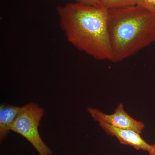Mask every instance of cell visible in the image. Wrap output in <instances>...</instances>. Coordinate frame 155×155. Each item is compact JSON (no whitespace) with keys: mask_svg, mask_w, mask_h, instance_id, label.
I'll list each match as a JSON object with an SVG mask.
<instances>
[{"mask_svg":"<svg viewBox=\"0 0 155 155\" xmlns=\"http://www.w3.org/2000/svg\"><path fill=\"white\" fill-rule=\"evenodd\" d=\"M90 155V154H88V155Z\"/></svg>","mask_w":155,"mask_h":155,"instance_id":"11","label":"cell"},{"mask_svg":"<svg viewBox=\"0 0 155 155\" xmlns=\"http://www.w3.org/2000/svg\"><path fill=\"white\" fill-rule=\"evenodd\" d=\"M87 111L92 118L99 123L104 122L117 128L134 130L140 134L144 128L142 122L133 119L125 112L122 104H119L114 113L111 115L91 107L88 108Z\"/></svg>","mask_w":155,"mask_h":155,"instance_id":"4","label":"cell"},{"mask_svg":"<svg viewBox=\"0 0 155 155\" xmlns=\"http://www.w3.org/2000/svg\"><path fill=\"white\" fill-rule=\"evenodd\" d=\"M137 0H100L99 6L108 10L137 5Z\"/></svg>","mask_w":155,"mask_h":155,"instance_id":"7","label":"cell"},{"mask_svg":"<svg viewBox=\"0 0 155 155\" xmlns=\"http://www.w3.org/2000/svg\"><path fill=\"white\" fill-rule=\"evenodd\" d=\"M45 114L44 109L37 104L30 103L22 106L10 127V130L19 134L28 140L39 155H51V150L45 143L39 133L40 121Z\"/></svg>","mask_w":155,"mask_h":155,"instance_id":"3","label":"cell"},{"mask_svg":"<svg viewBox=\"0 0 155 155\" xmlns=\"http://www.w3.org/2000/svg\"><path fill=\"white\" fill-rule=\"evenodd\" d=\"M137 5L146 9L155 14V0H137Z\"/></svg>","mask_w":155,"mask_h":155,"instance_id":"8","label":"cell"},{"mask_svg":"<svg viewBox=\"0 0 155 155\" xmlns=\"http://www.w3.org/2000/svg\"><path fill=\"white\" fill-rule=\"evenodd\" d=\"M99 124L107 134L116 137L122 144L130 146L135 149L143 150L149 153L152 150V145L143 139L140 135V134L132 130L117 128L104 122Z\"/></svg>","mask_w":155,"mask_h":155,"instance_id":"5","label":"cell"},{"mask_svg":"<svg viewBox=\"0 0 155 155\" xmlns=\"http://www.w3.org/2000/svg\"><path fill=\"white\" fill-rule=\"evenodd\" d=\"M153 148L149 152L150 155H155V143L152 145Z\"/></svg>","mask_w":155,"mask_h":155,"instance_id":"10","label":"cell"},{"mask_svg":"<svg viewBox=\"0 0 155 155\" xmlns=\"http://www.w3.org/2000/svg\"><path fill=\"white\" fill-rule=\"evenodd\" d=\"M78 1V0H76V1Z\"/></svg>","mask_w":155,"mask_h":155,"instance_id":"12","label":"cell"},{"mask_svg":"<svg viewBox=\"0 0 155 155\" xmlns=\"http://www.w3.org/2000/svg\"><path fill=\"white\" fill-rule=\"evenodd\" d=\"M57 10L60 27L69 43L94 59L111 61L107 10L77 2L58 6Z\"/></svg>","mask_w":155,"mask_h":155,"instance_id":"1","label":"cell"},{"mask_svg":"<svg viewBox=\"0 0 155 155\" xmlns=\"http://www.w3.org/2000/svg\"><path fill=\"white\" fill-rule=\"evenodd\" d=\"M100 0H78L77 2L92 6H99Z\"/></svg>","mask_w":155,"mask_h":155,"instance_id":"9","label":"cell"},{"mask_svg":"<svg viewBox=\"0 0 155 155\" xmlns=\"http://www.w3.org/2000/svg\"><path fill=\"white\" fill-rule=\"evenodd\" d=\"M18 107L2 104L0 106V141H4L10 133V127L22 110Z\"/></svg>","mask_w":155,"mask_h":155,"instance_id":"6","label":"cell"},{"mask_svg":"<svg viewBox=\"0 0 155 155\" xmlns=\"http://www.w3.org/2000/svg\"><path fill=\"white\" fill-rule=\"evenodd\" d=\"M111 61L118 63L155 42V14L135 5L108 10Z\"/></svg>","mask_w":155,"mask_h":155,"instance_id":"2","label":"cell"}]
</instances>
